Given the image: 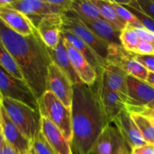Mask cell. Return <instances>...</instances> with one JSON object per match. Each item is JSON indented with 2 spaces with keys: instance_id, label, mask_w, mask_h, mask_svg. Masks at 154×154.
I'll use <instances>...</instances> for the list:
<instances>
[{
  "instance_id": "obj_1",
  "label": "cell",
  "mask_w": 154,
  "mask_h": 154,
  "mask_svg": "<svg viewBox=\"0 0 154 154\" xmlns=\"http://www.w3.org/2000/svg\"><path fill=\"white\" fill-rule=\"evenodd\" d=\"M0 40L14 57L24 81L38 101L48 90L49 67L52 61L37 29L30 35L24 36L0 20Z\"/></svg>"
},
{
  "instance_id": "obj_2",
  "label": "cell",
  "mask_w": 154,
  "mask_h": 154,
  "mask_svg": "<svg viewBox=\"0 0 154 154\" xmlns=\"http://www.w3.org/2000/svg\"><path fill=\"white\" fill-rule=\"evenodd\" d=\"M72 123V152L90 154L99 135L110 124L96 88L85 84L73 86Z\"/></svg>"
},
{
  "instance_id": "obj_3",
  "label": "cell",
  "mask_w": 154,
  "mask_h": 154,
  "mask_svg": "<svg viewBox=\"0 0 154 154\" xmlns=\"http://www.w3.org/2000/svg\"><path fill=\"white\" fill-rule=\"evenodd\" d=\"M2 106L9 118L32 143L41 132L42 116L38 111L26 104L8 98H3Z\"/></svg>"
},
{
  "instance_id": "obj_4",
  "label": "cell",
  "mask_w": 154,
  "mask_h": 154,
  "mask_svg": "<svg viewBox=\"0 0 154 154\" xmlns=\"http://www.w3.org/2000/svg\"><path fill=\"white\" fill-rule=\"evenodd\" d=\"M38 102L41 116L51 120L63 132L66 139L72 143V110L65 106L63 102L49 90L44 93Z\"/></svg>"
},
{
  "instance_id": "obj_5",
  "label": "cell",
  "mask_w": 154,
  "mask_h": 154,
  "mask_svg": "<svg viewBox=\"0 0 154 154\" xmlns=\"http://www.w3.org/2000/svg\"><path fill=\"white\" fill-rule=\"evenodd\" d=\"M0 94L26 104L32 109L38 111V102L29 86L24 80L18 79L0 66Z\"/></svg>"
},
{
  "instance_id": "obj_6",
  "label": "cell",
  "mask_w": 154,
  "mask_h": 154,
  "mask_svg": "<svg viewBox=\"0 0 154 154\" xmlns=\"http://www.w3.org/2000/svg\"><path fill=\"white\" fill-rule=\"evenodd\" d=\"M62 28L71 32L93 48L101 57L106 60L109 44L95 35L79 18L73 10L61 15Z\"/></svg>"
},
{
  "instance_id": "obj_7",
  "label": "cell",
  "mask_w": 154,
  "mask_h": 154,
  "mask_svg": "<svg viewBox=\"0 0 154 154\" xmlns=\"http://www.w3.org/2000/svg\"><path fill=\"white\" fill-rule=\"evenodd\" d=\"M127 88L126 105L128 112L137 114L141 109L154 108V87L147 81L129 75Z\"/></svg>"
},
{
  "instance_id": "obj_8",
  "label": "cell",
  "mask_w": 154,
  "mask_h": 154,
  "mask_svg": "<svg viewBox=\"0 0 154 154\" xmlns=\"http://www.w3.org/2000/svg\"><path fill=\"white\" fill-rule=\"evenodd\" d=\"M106 62L142 81H146L148 76L149 71L135 58L133 53L128 51L121 45L110 44Z\"/></svg>"
},
{
  "instance_id": "obj_9",
  "label": "cell",
  "mask_w": 154,
  "mask_h": 154,
  "mask_svg": "<svg viewBox=\"0 0 154 154\" xmlns=\"http://www.w3.org/2000/svg\"><path fill=\"white\" fill-rule=\"evenodd\" d=\"M132 149L117 127L109 125L105 128L90 154H131Z\"/></svg>"
},
{
  "instance_id": "obj_10",
  "label": "cell",
  "mask_w": 154,
  "mask_h": 154,
  "mask_svg": "<svg viewBox=\"0 0 154 154\" xmlns=\"http://www.w3.org/2000/svg\"><path fill=\"white\" fill-rule=\"evenodd\" d=\"M73 84L66 73L52 63L49 67L48 90L52 92L65 106L72 110Z\"/></svg>"
},
{
  "instance_id": "obj_11",
  "label": "cell",
  "mask_w": 154,
  "mask_h": 154,
  "mask_svg": "<svg viewBox=\"0 0 154 154\" xmlns=\"http://www.w3.org/2000/svg\"><path fill=\"white\" fill-rule=\"evenodd\" d=\"M128 76L129 75L120 68L107 63L96 83L110 91L118 93L126 102Z\"/></svg>"
},
{
  "instance_id": "obj_12",
  "label": "cell",
  "mask_w": 154,
  "mask_h": 154,
  "mask_svg": "<svg viewBox=\"0 0 154 154\" xmlns=\"http://www.w3.org/2000/svg\"><path fill=\"white\" fill-rule=\"evenodd\" d=\"M1 109L2 134L5 141L19 154H26L31 147L32 142L11 120L2 106H1Z\"/></svg>"
},
{
  "instance_id": "obj_13",
  "label": "cell",
  "mask_w": 154,
  "mask_h": 154,
  "mask_svg": "<svg viewBox=\"0 0 154 154\" xmlns=\"http://www.w3.org/2000/svg\"><path fill=\"white\" fill-rule=\"evenodd\" d=\"M9 6L23 14L35 29L45 17L54 14L45 0H13Z\"/></svg>"
},
{
  "instance_id": "obj_14",
  "label": "cell",
  "mask_w": 154,
  "mask_h": 154,
  "mask_svg": "<svg viewBox=\"0 0 154 154\" xmlns=\"http://www.w3.org/2000/svg\"><path fill=\"white\" fill-rule=\"evenodd\" d=\"M62 37L72 66L81 81L89 87H93L98 79L96 71L79 51L74 48L63 35Z\"/></svg>"
},
{
  "instance_id": "obj_15",
  "label": "cell",
  "mask_w": 154,
  "mask_h": 154,
  "mask_svg": "<svg viewBox=\"0 0 154 154\" xmlns=\"http://www.w3.org/2000/svg\"><path fill=\"white\" fill-rule=\"evenodd\" d=\"M61 34L74 48H75L77 51H79L82 54L83 57L87 60L90 66L96 71L98 78H99L102 74V70L106 66V60L101 57L93 48H90L84 41L81 40L80 38H78L71 32L63 29L62 28Z\"/></svg>"
},
{
  "instance_id": "obj_16",
  "label": "cell",
  "mask_w": 154,
  "mask_h": 154,
  "mask_svg": "<svg viewBox=\"0 0 154 154\" xmlns=\"http://www.w3.org/2000/svg\"><path fill=\"white\" fill-rule=\"evenodd\" d=\"M114 123L132 150L148 144L144 141L141 131L131 117V114L127 111H123Z\"/></svg>"
},
{
  "instance_id": "obj_17",
  "label": "cell",
  "mask_w": 154,
  "mask_h": 154,
  "mask_svg": "<svg viewBox=\"0 0 154 154\" xmlns=\"http://www.w3.org/2000/svg\"><path fill=\"white\" fill-rule=\"evenodd\" d=\"M41 132L56 154H73L71 143L51 120L42 117Z\"/></svg>"
},
{
  "instance_id": "obj_18",
  "label": "cell",
  "mask_w": 154,
  "mask_h": 154,
  "mask_svg": "<svg viewBox=\"0 0 154 154\" xmlns=\"http://www.w3.org/2000/svg\"><path fill=\"white\" fill-rule=\"evenodd\" d=\"M61 15L53 14L45 17L38 25L37 29L41 38L48 48H55L61 38Z\"/></svg>"
},
{
  "instance_id": "obj_19",
  "label": "cell",
  "mask_w": 154,
  "mask_h": 154,
  "mask_svg": "<svg viewBox=\"0 0 154 154\" xmlns=\"http://www.w3.org/2000/svg\"><path fill=\"white\" fill-rule=\"evenodd\" d=\"M96 90L108 122L114 123L123 111H126V102L118 93L110 91L98 84Z\"/></svg>"
},
{
  "instance_id": "obj_20",
  "label": "cell",
  "mask_w": 154,
  "mask_h": 154,
  "mask_svg": "<svg viewBox=\"0 0 154 154\" xmlns=\"http://www.w3.org/2000/svg\"><path fill=\"white\" fill-rule=\"evenodd\" d=\"M0 20L17 33L24 36L30 35L35 29L23 14L9 5L0 8Z\"/></svg>"
},
{
  "instance_id": "obj_21",
  "label": "cell",
  "mask_w": 154,
  "mask_h": 154,
  "mask_svg": "<svg viewBox=\"0 0 154 154\" xmlns=\"http://www.w3.org/2000/svg\"><path fill=\"white\" fill-rule=\"evenodd\" d=\"M48 54L51 59L52 63L57 65L66 75H67L72 82L73 85L79 84H84L78 77V74L72 66L70 61V58L68 54L67 50L64 45L63 38H60L58 45L55 48H50L47 47Z\"/></svg>"
},
{
  "instance_id": "obj_22",
  "label": "cell",
  "mask_w": 154,
  "mask_h": 154,
  "mask_svg": "<svg viewBox=\"0 0 154 154\" xmlns=\"http://www.w3.org/2000/svg\"><path fill=\"white\" fill-rule=\"evenodd\" d=\"M78 17L81 20L101 39L106 42L109 45L110 44L121 45L120 41L121 32L116 29L113 26L108 23L105 20H90L81 17L79 15Z\"/></svg>"
},
{
  "instance_id": "obj_23",
  "label": "cell",
  "mask_w": 154,
  "mask_h": 154,
  "mask_svg": "<svg viewBox=\"0 0 154 154\" xmlns=\"http://www.w3.org/2000/svg\"><path fill=\"white\" fill-rule=\"evenodd\" d=\"M92 1L99 8L103 20L113 26L116 29L121 32L126 27V24L120 20L114 8L110 3L109 0H92Z\"/></svg>"
},
{
  "instance_id": "obj_24",
  "label": "cell",
  "mask_w": 154,
  "mask_h": 154,
  "mask_svg": "<svg viewBox=\"0 0 154 154\" xmlns=\"http://www.w3.org/2000/svg\"><path fill=\"white\" fill-rule=\"evenodd\" d=\"M72 10L81 17L90 20H103L99 8L92 0H73Z\"/></svg>"
},
{
  "instance_id": "obj_25",
  "label": "cell",
  "mask_w": 154,
  "mask_h": 154,
  "mask_svg": "<svg viewBox=\"0 0 154 154\" xmlns=\"http://www.w3.org/2000/svg\"><path fill=\"white\" fill-rule=\"evenodd\" d=\"M0 66L7 71L9 74L15 78L24 80L21 71L12 57L11 53L8 51L4 44L0 40Z\"/></svg>"
},
{
  "instance_id": "obj_26",
  "label": "cell",
  "mask_w": 154,
  "mask_h": 154,
  "mask_svg": "<svg viewBox=\"0 0 154 154\" xmlns=\"http://www.w3.org/2000/svg\"><path fill=\"white\" fill-rule=\"evenodd\" d=\"M131 117L138 126L144 138L148 144L154 145V121L151 119L135 113H131Z\"/></svg>"
},
{
  "instance_id": "obj_27",
  "label": "cell",
  "mask_w": 154,
  "mask_h": 154,
  "mask_svg": "<svg viewBox=\"0 0 154 154\" xmlns=\"http://www.w3.org/2000/svg\"><path fill=\"white\" fill-rule=\"evenodd\" d=\"M120 41L125 49L134 54L136 53L140 39L132 26L126 24V27L120 32Z\"/></svg>"
},
{
  "instance_id": "obj_28",
  "label": "cell",
  "mask_w": 154,
  "mask_h": 154,
  "mask_svg": "<svg viewBox=\"0 0 154 154\" xmlns=\"http://www.w3.org/2000/svg\"><path fill=\"white\" fill-rule=\"evenodd\" d=\"M125 8H127L138 19L144 29L154 33V20L146 14L140 8L137 0H132L131 4L129 5L125 6Z\"/></svg>"
},
{
  "instance_id": "obj_29",
  "label": "cell",
  "mask_w": 154,
  "mask_h": 154,
  "mask_svg": "<svg viewBox=\"0 0 154 154\" xmlns=\"http://www.w3.org/2000/svg\"><path fill=\"white\" fill-rule=\"evenodd\" d=\"M109 2L111 5H112V7L114 8V10H115L116 13H117V16L119 17L120 20L124 23L126 25L129 24V25L132 26L134 28H144L141 24V23L138 20V19L127 8L117 4L114 2V0H113V1L109 0Z\"/></svg>"
},
{
  "instance_id": "obj_30",
  "label": "cell",
  "mask_w": 154,
  "mask_h": 154,
  "mask_svg": "<svg viewBox=\"0 0 154 154\" xmlns=\"http://www.w3.org/2000/svg\"><path fill=\"white\" fill-rule=\"evenodd\" d=\"M55 14L63 15L72 10L73 0H45Z\"/></svg>"
},
{
  "instance_id": "obj_31",
  "label": "cell",
  "mask_w": 154,
  "mask_h": 154,
  "mask_svg": "<svg viewBox=\"0 0 154 154\" xmlns=\"http://www.w3.org/2000/svg\"><path fill=\"white\" fill-rule=\"evenodd\" d=\"M32 146L34 147L37 154H56L42 135V132L38 134L32 143Z\"/></svg>"
},
{
  "instance_id": "obj_32",
  "label": "cell",
  "mask_w": 154,
  "mask_h": 154,
  "mask_svg": "<svg viewBox=\"0 0 154 154\" xmlns=\"http://www.w3.org/2000/svg\"><path fill=\"white\" fill-rule=\"evenodd\" d=\"M135 58L144 66L149 72H154V54L153 55H140L134 54Z\"/></svg>"
},
{
  "instance_id": "obj_33",
  "label": "cell",
  "mask_w": 154,
  "mask_h": 154,
  "mask_svg": "<svg viewBox=\"0 0 154 154\" xmlns=\"http://www.w3.org/2000/svg\"><path fill=\"white\" fill-rule=\"evenodd\" d=\"M140 8L154 20V0H137Z\"/></svg>"
},
{
  "instance_id": "obj_34",
  "label": "cell",
  "mask_w": 154,
  "mask_h": 154,
  "mask_svg": "<svg viewBox=\"0 0 154 154\" xmlns=\"http://www.w3.org/2000/svg\"><path fill=\"white\" fill-rule=\"evenodd\" d=\"M135 54L140 55H153L154 45L149 42L140 40Z\"/></svg>"
},
{
  "instance_id": "obj_35",
  "label": "cell",
  "mask_w": 154,
  "mask_h": 154,
  "mask_svg": "<svg viewBox=\"0 0 154 154\" xmlns=\"http://www.w3.org/2000/svg\"><path fill=\"white\" fill-rule=\"evenodd\" d=\"M134 30L136 32L140 40L149 42L154 45V33L148 31L144 28H134Z\"/></svg>"
},
{
  "instance_id": "obj_36",
  "label": "cell",
  "mask_w": 154,
  "mask_h": 154,
  "mask_svg": "<svg viewBox=\"0 0 154 154\" xmlns=\"http://www.w3.org/2000/svg\"><path fill=\"white\" fill-rule=\"evenodd\" d=\"M131 154H154V145L146 144L142 147L134 148Z\"/></svg>"
},
{
  "instance_id": "obj_37",
  "label": "cell",
  "mask_w": 154,
  "mask_h": 154,
  "mask_svg": "<svg viewBox=\"0 0 154 154\" xmlns=\"http://www.w3.org/2000/svg\"><path fill=\"white\" fill-rule=\"evenodd\" d=\"M137 114H141V115L144 116L146 117H148L151 120H154V108H152V109H141Z\"/></svg>"
},
{
  "instance_id": "obj_38",
  "label": "cell",
  "mask_w": 154,
  "mask_h": 154,
  "mask_svg": "<svg viewBox=\"0 0 154 154\" xmlns=\"http://www.w3.org/2000/svg\"><path fill=\"white\" fill-rule=\"evenodd\" d=\"M0 154H19L16 150L14 148H12L11 146H9L8 144H7L5 143V144L4 145V147L2 148V150H0Z\"/></svg>"
},
{
  "instance_id": "obj_39",
  "label": "cell",
  "mask_w": 154,
  "mask_h": 154,
  "mask_svg": "<svg viewBox=\"0 0 154 154\" xmlns=\"http://www.w3.org/2000/svg\"><path fill=\"white\" fill-rule=\"evenodd\" d=\"M146 81H147L149 84H150L152 87H154V72H149L148 76H147Z\"/></svg>"
},
{
  "instance_id": "obj_40",
  "label": "cell",
  "mask_w": 154,
  "mask_h": 154,
  "mask_svg": "<svg viewBox=\"0 0 154 154\" xmlns=\"http://www.w3.org/2000/svg\"><path fill=\"white\" fill-rule=\"evenodd\" d=\"M12 1L13 0H0V8L10 5Z\"/></svg>"
},
{
  "instance_id": "obj_41",
  "label": "cell",
  "mask_w": 154,
  "mask_h": 154,
  "mask_svg": "<svg viewBox=\"0 0 154 154\" xmlns=\"http://www.w3.org/2000/svg\"><path fill=\"white\" fill-rule=\"evenodd\" d=\"M5 144V141L4 138H3L2 134V132H0V150L4 147Z\"/></svg>"
},
{
  "instance_id": "obj_42",
  "label": "cell",
  "mask_w": 154,
  "mask_h": 154,
  "mask_svg": "<svg viewBox=\"0 0 154 154\" xmlns=\"http://www.w3.org/2000/svg\"><path fill=\"white\" fill-rule=\"evenodd\" d=\"M26 154H37V153H36L35 150L34 149V147H32V146H31V147L29 148V150L27 151Z\"/></svg>"
},
{
  "instance_id": "obj_43",
  "label": "cell",
  "mask_w": 154,
  "mask_h": 154,
  "mask_svg": "<svg viewBox=\"0 0 154 154\" xmlns=\"http://www.w3.org/2000/svg\"><path fill=\"white\" fill-rule=\"evenodd\" d=\"M1 106L0 105V132H2V109Z\"/></svg>"
},
{
  "instance_id": "obj_44",
  "label": "cell",
  "mask_w": 154,
  "mask_h": 154,
  "mask_svg": "<svg viewBox=\"0 0 154 154\" xmlns=\"http://www.w3.org/2000/svg\"><path fill=\"white\" fill-rule=\"evenodd\" d=\"M2 99H3V97L2 96V95L0 94V105H2Z\"/></svg>"
},
{
  "instance_id": "obj_45",
  "label": "cell",
  "mask_w": 154,
  "mask_h": 154,
  "mask_svg": "<svg viewBox=\"0 0 154 154\" xmlns=\"http://www.w3.org/2000/svg\"><path fill=\"white\" fill-rule=\"evenodd\" d=\"M153 120V121H154V120Z\"/></svg>"
}]
</instances>
